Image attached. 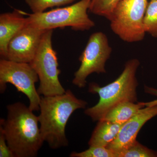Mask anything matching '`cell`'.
I'll return each mask as SVG.
<instances>
[{
    "label": "cell",
    "instance_id": "obj_1",
    "mask_svg": "<svg viewBox=\"0 0 157 157\" xmlns=\"http://www.w3.org/2000/svg\"><path fill=\"white\" fill-rule=\"evenodd\" d=\"M7 109V118L0 120V130L14 157L36 156L44 142L38 116L21 102L9 104Z\"/></svg>",
    "mask_w": 157,
    "mask_h": 157
},
{
    "label": "cell",
    "instance_id": "obj_2",
    "mask_svg": "<svg viewBox=\"0 0 157 157\" xmlns=\"http://www.w3.org/2000/svg\"><path fill=\"white\" fill-rule=\"evenodd\" d=\"M86 101L78 99L70 90L63 94L41 97L39 117L41 136L51 148L67 146L66 127L69 119L77 109H84Z\"/></svg>",
    "mask_w": 157,
    "mask_h": 157
},
{
    "label": "cell",
    "instance_id": "obj_3",
    "mask_svg": "<svg viewBox=\"0 0 157 157\" xmlns=\"http://www.w3.org/2000/svg\"><path fill=\"white\" fill-rule=\"evenodd\" d=\"M140 64V61L137 59L128 61L120 76L103 87L95 82L90 83L89 92L98 94L100 99L96 105L86 109L85 114L94 121H99L119 104L127 101L137 102L136 90L138 83L136 74Z\"/></svg>",
    "mask_w": 157,
    "mask_h": 157
},
{
    "label": "cell",
    "instance_id": "obj_4",
    "mask_svg": "<svg viewBox=\"0 0 157 157\" xmlns=\"http://www.w3.org/2000/svg\"><path fill=\"white\" fill-rule=\"evenodd\" d=\"M92 0H81L71 6L48 11L28 14L27 22L44 30L71 28L75 31L89 30L95 25L87 11Z\"/></svg>",
    "mask_w": 157,
    "mask_h": 157
},
{
    "label": "cell",
    "instance_id": "obj_5",
    "mask_svg": "<svg viewBox=\"0 0 157 157\" xmlns=\"http://www.w3.org/2000/svg\"><path fill=\"white\" fill-rule=\"evenodd\" d=\"M148 2V0H121L108 18L111 30L124 42L142 41L146 33L144 19Z\"/></svg>",
    "mask_w": 157,
    "mask_h": 157
},
{
    "label": "cell",
    "instance_id": "obj_6",
    "mask_svg": "<svg viewBox=\"0 0 157 157\" xmlns=\"http://www.w3.org/2000/svg\"><path fill=\"white\" fill-rule=\"evenodd\" d=\"M52 33L53 30L45 31L36 53L29 63L39 76L38 92L45 97L63 94L66 91L59 80L61 71L57 52L52 47Z\"/></svg>",
    "mask_w": 157,
    "mask_h": 157
},
{
    "label": "cell",
    "instance_id": "obj_7",
    "mask_svg": "<svg viewBox=\"0 0 157 157\" xmlns=\"http://www.w3.org/2000/svg\"><path fill=\"white\" fill-rule=\"evenodd\" d=\"M39 81L38 74L29 63L0 60V92H5L7 83L13 85L28 98L29 108L33 111L39 110L41 97L35 86Z\"/></svg>",
    "mask_w": 157,
    "mask_h": 157
},
{
    "label": "cell",
    "instance_id": "obj_8",
    "mask_svg": "<svg viewBox=\"0 0 157 157\" xmlns=\"http://www.w3.org/2000/svg\"><path fill=\"white\" fill-rule=\"evenodd\" d=\"M112 51L106 34L101 32L92 34L78 59L81 64L74 73L73 84L80 88L84 87L88 76L92 73H106L105 64Z\"/></svg>",
    "mask_w": 157,
    "mask_h": 157
},
{
    "label": "cell",
    "instance_id": "obj_9",
    "mask_svg": "<svg viewBox=\"0 0 157 157\" xmlns=\"http://www.w3.org/2000/svg\"><path fill=\"white\" fill-rule=\"evenodd\" d=\"M46 31L35 27L27 22L9 42L6 59L29 63L36 55Z\"/></svg>",
    "mask_w": 157,
    "mask_h": 157
},
{
    "label": "cell",
    "instance_id": "obj_10",
    "mask_svg": "<svg viewBox=\"0 0 157 157\" xmlns=\"http://www.w3.org/2000/svg\"><path fill=\"white\" fill-rule=\"evenodd\" d=\"M157 116V105L146 107L123 125L115 139L107 148L115 153L124 149L136 140L138 132L147 121Z\"/></svg>",
    "mask_w": 157,
    "mask_h": 157
},
{
    "label": "cell",
    "instance_id": "obj_11",
    "mask_svg": "<svg viewBox=\"0 0 157 157\" xmlns=\"http://www.w3.org/2000/svg\"><path fill=\"white\" fill-rule=\"evenodd\" d=\"M25 13L19 10L0 15V56L6 59L8 45L11 39L27 24Z\"/></svg>",
    "mask_w": 157,
    "mask_h": 157
},
{
    "label": "cell",
    "instance_id": "obj_12",
    "mask_svg": "<svg viewBox=\"0 0 157 157\" xmlns=\"http://www.w3.org/2000/svg\"><path fill=\"white\" fill-rule=\"evenodd\" d=\"M98 121L88 144L90 146L107 147L115 139L123 124L113 123L104 120Z\"/></svg>",
    "mask_w": 157,
    "mask_h": 157
},
{
    "label": "cell",
    "instance_id": "obj_13",
    "mask_svg": "<svg viewBox=\"0 0 157 157\" xmlns=\"http://www.w3.org/2000/svg\"><path fill=\"white\" fill-rule=\"evenodd\" d=\"M144 106L140 102H123L119 104L107 113L102 120L109 121L113 123L124 124L137 114Z\"/></svg>",
    "mask_w": 157,
    "mask_h": 157
},
{
    "label": "cell",
    "instance_id": "obj_14",
    "mask_svg": "<svg viewBox=\"0 0 157 157\" xmlns=\"http://www.w3.org/2000/svg\"><path fill=\"white\" fill-rule=\"evenodd\" d=\"M144 28L145 33L157 38V0L149 2L144 19Z\"/></svg>",
    "mask_w": 157,
    "mask_h": 157
},
{
    "label": "cell",
    "instance_id": "obj_15",
    "mask_svg": "<svg viewBox=\"0 0 157 157\" xmlns=\"http://www.w3.org/2000/svg\"><path fill=\"white\" fill-rule=\"evenodd\" d=\"M115 155L116 157H157V152L144 146L136 140Z\"/></svg>",
    "mask_w": 157,
    "mask_h": 157
},
{
    "label": "cell",
    "instance_id": "obj_16",
    "mask_svg": "<svg viewBox=\"0 0 157 157\" xmlns=\"http://www.w3.org/2000/svg\"><path fill=\"white\" fill-rule=\"evenodd\" d=\"M76 0H25L33 13L44 12L48 8L66 6Z\"/></svg>",
    "mask_w": 157,
    "mask_h": 157
},
{
    "label": "cell",
    "instance_id": "obj_17",
    "mask_svg": "<svg viewBox=\"0 0 157 157\" xmlns=\"http://www.w3.org/2000/svg\"><path fill=\"white\" fill-rule=\"evenodd\" d=\"M121 0H95L91 3L90 11L95 15L108 19L113 11Z\"/></svg>",
    "mask_w": 157,
    "mask_h": 157
},
{
    "label": "cell",
    "instance_id": "obj_18",
    "mask_svg": "<svg viewBox=\"0 0 157 157\" xmlns=\"http://www.w3.org/2000/svg\"><path fill=\"white\" fill-rule=\"evenodd\" d=\"M71 157H116L112 151L106 147L101 146H90L85 151L76 152L73 151L70 154Z\"/></svg>",
    "mask_w": 157,
    "mask_h": 157
},
{
    "label": "cell",
    "instance_id": "obj_19",
    "mask_svg": "<svg viewBox=\"0 0 157 157\" xmlns=\"http://www.w3.org/2000/svg\"><path fill=\"white\" fill-rule=\"evenodd\" d=\"M0 157H14L2 130H0Z\"/></svg>",
    "mask_w": 157,
    "mask_h": 157
},
{
    "label": "cell",
    "instance_id": "obj_20",
    "mask_svg": "<svg viewBox=\"0 0 157 157\" xmlns=\"http://www.w3.org/2000/svg\"><path fill=\"white\" fill-rule=\"evenodd\" d=\"M145 91L147 93L151 94L153 95L157 96V89L147 87V86H145ZM142 105L146 107H152V106H156L157 105V99L155 100L154 101H151L148 102H140Z\"/></svg>",
    "mask_w": 157,
    "mask_h": 157
},
{
    "label": "cell",
    "instance_id": "obj_21",
    "mask_svg": "<svg viewBox=\"0 0 157 157\" xmlns=\"http://www.w3.org/2000/svg\"><path fill=\"white\" fill-rule=\"evenodd\" d=\"M94 1H95V0H92V3L93 2H94Z\"/></svg>",
    "mask_w": 157,
    "mask_h": 157
}]
</instances>
